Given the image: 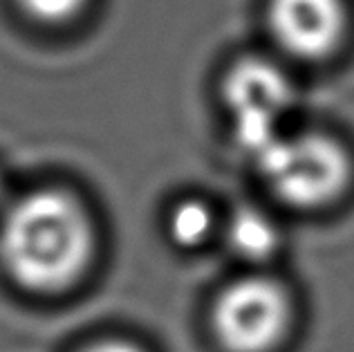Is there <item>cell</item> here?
I'll list each match as a JSON object with an SVG mask.
<instances>
[{"label": "cell", "mask_w": 354, "mask_h": 352, "mask_svg": "<svg viewBox=\"0 0 354 352\" xmlns=\"http://www.w3.org/2000/svg\"><path fill=\"white\" fill-rule=\"evenodd\" d=\"M3 191H5V187H3V178H0V200H3Z\"/></svg>", "instance_id": "obj_10"}, {"label": "cell", "mask_w": 354, "mask_h": 352, "mask_svg": "<svg viewBox=\"0 0 354 352\" xmlns=\"http://www.w3.org/2000/svg\"><path fill=\"white\" fill-rule=\"evenodd\" d=\"M292 301L267 276H247L225 287L213 308V330L229 352H269L285 339Z\"/></svg>", "instance_id": "obj_4"}, {"label": "cell", "mask_w": 354, "mask_h": 352, "mask_svg": "<svg viewBox=\"0 0 354 352\" xmlns=\"http://www.w3.org/2000/svg\"><path fill=\"white\" fill-rule=\"evenodd\" d=\"M269 34L285 54L301 61H321L341 48L348 34L343 0H269Z\"/></svg>", "instance_id": "obj_5"}, {"label": "cell", "mask_w": 354, "mask_h": 352, "mask_svg": "<svg viewBox=\"0 0 354 352\" xmlns=\"http://www.w3.org/2000/svg\"><path fill=\"white\" fill-rule=\"evenodd\" d=\"M216 218L207 202L202 200H182L169 216L171 238L182 247H198L213 234Z\"/></svg>", "instance_id": "obj_7"}, {"label": "cell", "mask_w": 354, "mask_h": 352, "mask_svg": "<svg viewBox=\"0 0 354 352\" xmlns=\"http://www.w3.org/2000/svg\"><path fill=\"white\" fill-rule=\"evenodd\" d=\"M274 196L294 209H321L348 189L352 160L325 133H283L256 160Z\"/></svg>", "instance_id": "obj_2"}, {"label": "cell", "mask_w": 354, "mask_h": 352, "mask_svg": "<svg viewBox=\"0 0 354 352\" xmlns=\"http://www.w3.org/2000/svg\"><path fill=\"white\" fill-rule=\"evenodd\" d=\"M222 92L238 146L256 160L285 133L283 119L296 99L290 74L272 59L245 57L227 72Z\"/></svg>", "instance_id": "obj_3"}, {"label": "cell", "mask_w": 354, "mask_h": 352, "mask_svg": "<svg viewBox=\"0 0 354 352\" xmlns=\"http://www.w3.org/2000/svg\"><path fill=\"white\" fill-rule=\"evenodd\" d=\"M83 352H142V350L133 344H126V341H104V344H97Z\"/></svg>", "instance_id": "obj_9"}, {"label": "cell", "mask_w": 354, "mask_h": 352, "mask_svg": "<svg viewBox=\"0 0 354 352\" xmlns=\"http://www.w3.org/2000/svg\"><path fill=\"white\" fill-rule=\"evenodd\" d=\"M225 236L231 252L249 263H263L281 247L278 225L256 207H240L231 213Z\"/></svg>", "instance_id": "obj_6"}, {"label": "cell", "mask_w": 354, "mask_h": 352, "mask_svg": "<svg viewBox=\"0 0 354 352\" xmlns=\"http://www.w3.org/2000/svg\"><path fill=\"white\" fill-rule=\"evenodd\" d=\"M90 0H18L27 16L41 23H65L79 16L88 7Z\"/></svg>", "instance_id": "obj_8"}, {"label": "cell", "mask_w": 354, "mask_h": 352, "mask_svg": "<svg viewBox=\"0 0 354 352\" xmlns=\"http://www.w3.org/2000/svg\"><path fill=\"white\" fill-rule=\"evenodd\" d=\"M95 256V227L83 202L63 189L32 191L5 211L0 263L14 283L54 294L77 283Z\"/></svg>", "instance_id": "obj_1"}]
</instances>
